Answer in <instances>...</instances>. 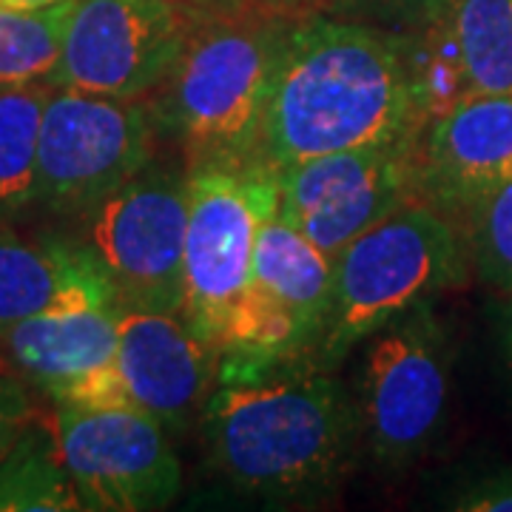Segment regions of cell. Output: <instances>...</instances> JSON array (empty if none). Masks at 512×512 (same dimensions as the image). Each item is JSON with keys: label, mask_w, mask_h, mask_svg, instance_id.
Segmentation results:
<instances>
[{"label": "cell", "mask_w": 512, "mask_h": 512, "mask_svg": "<svg viewBox=\"0 0 512 512\" xmlns=\"http://www.w3.org/2000/svg\"><path fill=\"white\" fill-rule=\"evenodd\" d=\"M427 117L407 37L362 23H293L245 165L276 174L353 148H419Z\"/></svg>", "instance_id": "cell-1"}, {"label": "cell", "mask_w": 512, "mask_h": 512, "mask_svg": "<svg viewBox=\"0 0 512 512\" xmlns=\"http://www.w3.org/2000/svg\"><path fill=\"white\" fill-rule=\"evenodd\" d=\"M202 433L228 484L265 498L336 487L362 441L356 402L311 359L220 376L202 407Z\"/></svg>", "instance_id": "cell-2"}, {"label": "cell", "mask_w": 512, "mask_h": 512, "mask_svg": "<svg viewBox=\"0 0 512 512\" xmlns=\"http://www.w3.org/2000/svg\"><path fill=\"white\" fill-rule=\"evenodd\" d=\"M293 23L248 6L194 18L163 77L157 120L200 165H245Z\"/></svg>", "instance_id": "cell-3"}, {"label": "cell", "mask_w": 512, "mask_h": 512, "mask_svg": "<svg viewBox=\"0 0 512 512\" xmlns=\"http://www.w3.org/2000/svg\"><path fill=\"white\" fill-rule=\"evenodd\" d=\"M470 274L456 222L430 202L404 200L333 259L330 305L308 359L336 367L370 333L464 288Z\"/></svg>", "instance_id": "cell-4"}, {"label": "cell", "mask_w": 512, "mask_h": 512, "mask_svg": "<svg viewBox=\"0 0 512 512\" xmlns=\"http://www.w3.org/2000/svg\"><path fill=\"white\" fill-rule=\"evenodd\" d=\"M276 174L256 165H200L188 171L183 319L225 348L254 268L259 228L276 217Z\"/></svg>", "instance_id": "cell-5"}, {"label": "cell", "mask_w": 512, "mask_h": 512, "mask_svg": "<svg viewBox=\"0 0 512 512\" xmlns=\"http://www.w3.org/2000/svg\"><path fill=\"white\" fill-rule=\"evenodd\" d=\"M359 382V433L382 467H407L441 433L450 399L453 342L421 305L370 333Z\"/></svg>", "instance_id": "cell-6"}, {"label": "cell", "mask_w": 512, "mask_h": 512, "mask_svg": "<svg viewBox=\"0 0 512 512\" xmlns=\"http://www.w3.org/2000/svg\"><path fill=\"white\" fill-rule=\"evenodd\" d=\"M188 174L146 165L86 211L83 245L109 274L123 308L180 316Z\"/></svg>", "instance_id": "cell-7"}, {"label": "cell", "mask_w": 512, "mask_h": 512, "mask_svg": "<svg viewBox=\"0 0 512 512\" xmlns=\"http://www.w3.org/2000/svg\"><path fill=\"white\" fill-rule=\"evenodd\" d=\"M154 123L137 100L52 86L37 146V202L86 214L151 160Z\"/></svg>", "instance_id": "cell-8"}, {"label": "cell", "mask_w": 512, "mask_h": 512, "mask_svg": "<svg viewBox=\"0 0 512 512\" xmlns=\"http://www.w3.org/2000/svg\"><path fill=\"white\" fill-rule=\"evenodd\" d=\"M333 259L279 217L259 228L254 268L222 348L220 376L308 359L330 305Z\"/></svg>", "instance_id": "cell-9"}, {"label": "cell", "mask_w": 512, "mask_h": 512, "mask_svg": "<svg viewBox=\"0 0 512 512\" xmlns=\"http://www.w3.org/2000/svg\"><path fill=\"white\" fill-rule=\"evenodd\" d=\"M55 444L80 510H163L183 487L165 427L140 410L57 404Z\"/></svg>", "instance_id": "cell-10"}, {"label": "cell", "mask_w": 512, "mask_h": 512, "mask_svg": "<svg viewBox=\"0 0 512 512\" xmlns=\"http://www.w3.org/2000/svg\"><path fill=\"white\" fill-rule=\"evenodd\" d=\"M191 26L168 0H74L52 86L137 100L163 83Z\"/></svg>", "instance_id": "cell-11"}, {"label": "cell", "mask_w": 512, "mask_h": 512, "mask_svg": "<svg viewBox=\"0 0 512 512\" xmlns=\"http://www.w3.org/2000/svg\"><path fill=\"white\" fill-rule=\"evenodd\" d=\"M419 148H353L276 171V217L330 259L416 191Z\"/></svg>", "instance_id": "cell-12"}, {"label": "cell", "mask_w": 512, "mask_h": 512, "mask_svg": "<svg viewBox=\"0 0 512 512\" xmlns=\"http://www.w3.org/2000/svg\"><path fill=\"white\" fill-rule=\"evenodd\" d=\"M220 362V348L180 316L123 308L114 365L131 410L148 413L163 427H185L217 387Z\"/></svg>", "instance_id": "cell-13"}, {"label": "cell", "mask_w": 512, "mask_h": 512, "mask_svg": "<svg viewBox=\"0 0 512 512\" xmlns=\"http://www.w3.org/2000/svg\"><path fill=\"white\" fill-rule=\"evenodd\" d=\"M512 180V94H470L424 128L416 188L450 220L478 194Z\"/></svg>", "instance_id": "cell-14"}, {"label": "cell", "mask_w": 512, "mask_h": 512, "mask_svg": "<svg viewBox=\"0 0 512 512\" xmlns=\"http://www.w3.org/2000/svg\"><path fill=\"white\" fill-rule=\"evenodd\" d=\"M120 316V302L63 305L23 319L0 342L20 373L60 402L74 384L114 365Z\"/></svg>", "instance_id": "cell-15"}, {"label": "cell", "mask_w": 512, "mask_h": 512, "mask_svg": "<svg viewBox=\"0 0 512 512\" xmlns=\"http://www.w3.org/2000/svg\"><path fill=\"white\" fill-rule=\"evenodd\" d=\"M103 302L120 299L83 242L26 239L0 231V336L35 313Z\"/></svg>", "instance_id": "cell-16"}, {"label": "cell", "mask_w": 512, "mask_h": 512, "mask_svg": "<svg viewBox=\"0 0 512 512\" xmlns=\"http://www.w3.org/2000/svg\"><path fill=\"white\" fill-rule=\"evenodd\" d=\"M52 83L0 89V217L37 202V146Z\"/></svg>", "instance_id": "cell-17"}, {"label": "cell", "mask_w": 512, "mask_h": 512, "mask_svg": "<svg viewBox=\"0 0 512 512\" xmlns=\"http://www.w3.org/2000/svg\"><path fill=\"white\" fill-rule=\"evenodd\" d=\"M447 20L473 94H512V0H453Z\"/></svg>", "instance_id": "cell-18"}, {"label": "cell", "mask_w": 512, "mask_h": 512, "mask_svg": "<svg viewBox=\"0 0 512 512\" xmlns=\"http://www.w3.org/2000/svg\"><path fill=\"white\" fill-rule=\"evenodd\" d=\"M80 510L60 456L55 433L35 424L0 453V512Z\"/></svg>", "instance_id": "cell-19"}, {"label": "cell", "mask_w": 512, "mask_h": 512, "mask_svg": "<svg viewBox=\"0 0 512 512\" xmlns=\"http://www.w3.org/2000/svg\"><path fill=\"white\" fill-rule=\"evenodd\" d=\"M72 3L46 9L0 6V89L52 83Z\"/></svg>", "instance_id": "cell-20"}, {"label": "cell", "mask_w": 512, "mask_h": 512, "mask_svg": "<svg viewBox=\"0 0 512 512\" xmlns=\"http://www.w3.org/2000/svg\"><path fill=\"white\" fill-rule=\"evenodd\" d=\"M407 52L413 89L427 117V126L473 94L447 15L419 26L416 35H407Z\"/></svg>", "instance_id": "cell-21"}, {"label": "cell", "mask_w": 512, "mask_h": 512, "mask_svg": "<svg viewBox=\"0 0 512 512\" xmlns=\"http://www.w3.org/2000/svg\"><path fill=\"white\" fill-rule=\"evenodd\" d=\"M458 228L467 242L478 279L501 296L512 293V180L478 194L461 214Z\"/></svg>", "instance_id": "cell-22"}, {"label": "cell", "mask_w": 512, "mask_h": 512, "mask_svg": "<svg viewBox=\"0 0 512 512\" xmlns=\"http://www.w3.org/2000/svg\"><path fill=\"white\" fill-rule=\"evenodd\" d=\"M32 427V399L20 379L0 365V453Z\"/></svg>", "instance_id": "cell-23"}, {"label": "cell", "mask_w": 512, "mask_h": 512, "mask_svg": "<svg viewBox=\"0 0 512 512\" xmlns=\"http://www.w3.org/2000/svg\"><path fill=\"white\" fill-rule=\"evenodd\" d=\"M453 507L461 512H512V467L464 487Z\"/></svg>", "instance_id": "cell-24"}, {"label": "cell", "mask_w": 512, "mask_h": 512, "mask_svg": "<svg viewBox=\"0 0 512 512\" xmlns=\"http://www.w3.org/2000/svg\"><path fill=\"white\" fill-rule=\"evenodd\" d=\"M390 6H396V12L407 18L416 29L427 26L433 20L447 15V9L453 6V0H387Z\"/></svg>", "instance_id": "cell-25"}, {"label": "cell", "mask_w": 512, "mask_h": 512, "mask_svg": "<svg viewBox=\"0 0 512 512\" xmlns=\"http://www.w3.org/2000/svg\"><path fill=\"white\" fill-rule=\"evenodd\" d=\"M174 6H180L183 12L194 15V18H205V15H222V12H234L242 6H251V0H168Z\"/></svg>", "instance_id": "cell-26"}, {"label": "cell", "mask_w": 512, "mask_h": 512, "mask_svg": "<svg viewBox=\"0 0 512 512\" xmlns=\"http://www.w3.org/2000/svg\"><path fill=\"white\" fill-rule=\"evenodd\" d=\"M501 348H504L507 367L512 370V293L507 296L504 311H501Z\"/></svg>", "instance_id": "cell-27"}, {"label": "cell", "mask_w": 512, "mask_h": 512, "mask_svg": "<svg viewBox=\"0 0 512 512\" xmlns=\"http://www.w3.org/2000/svg\"><path fill=\"white\" fill-rule=\"evenodd\" d=\"M57 3H69V0H3V6H12V9H46Z\"/></svg>", "instance_id": "cell-28"}]
</instances>
